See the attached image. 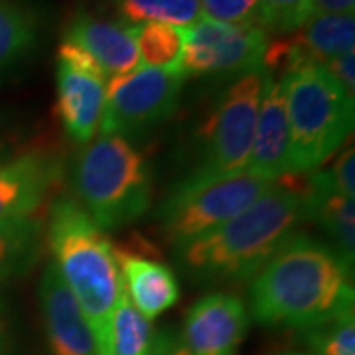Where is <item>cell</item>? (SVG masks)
Returning <instances> with one entry per match:
<instances>
[{"label": "cell", "mask_w": 355, "mask_h": 355, "mask_svg": "<svg viewBox=\"0 0 355 355\" xmlns=\"http://www.w3.org/2000/svg\"><path fill=\"white\" fill-rule=\"evenodd\" d=\"M2 150H4V146H2V140H0V158H2ZM2 162V160H0Z\"/></svg>", "instance_id": "f546056e"}, {"label": "cell", "mask_w": 355, "mask_h": 355, "mask_svg": "<svg viewBox=\"0 0 355 355\" xmlns=\"http://www.w3.org/2000/svg\"><path fill=\"white\" fill-rule=\"evenodd\" d=\"M46 239L51 265L81 308L99 355H111V320L123 291L114 247L87 211L69 198L51 205Z\"/></svg>", "instance_id": "3957f363"}, {"label": "cell", "mask_w": 355, "mask_h": 355, "mask_svg": "<svg viewBox=\"0 0 355 355\" xmlns=\"http://www.w3.org/2000/svg\"><path fill=\"white\" fill-rule=\"evenodd\" d=\"M200 6L207 20L261 28V0H200Z\"/></svg>", "instance_id": "d4e9b609"}, {"label": "cell", "mask_w": 355, "mask_h": 355, "mask_svg": "<svg viewBox=\"0 0 355 355\" xmlns=\"http://www.w3.org/2000/svg\"><path fill=\"white\" fill-rule=\"evenodd\" d=\"M128 300L148 320H154L180 300V284L172 268L142 251L114 249Z\"/></svg>", "instance_id": "2e32d148"}, {"label": "cell", "mask_w": 355, "mask_h": 355, "mask_svg": "<svg viewBox=\"0 0 355 355\" xmlns=\"http://www.w3.org/2000/svg\"><path fill=\"white\" fill-rule=\"evenodd\" d=\"M153 355H190V352L182 345L180 340L172 338L170 334H160V336H156Z\"/></svg>", "instance_id": "83f0119b"}, {"label": "cell", "mask_w": 355, "mask_h": 355, "mask_svg": "<svg viewBox=\"0 0 355 355\" xmlns=\"http://www.w3.org/2000/svg\"><path fill=\"white\" fill-rule=\"evenodd\" d=\"M60 178V160L48 153H26L0 162V223L34 216Z\"/></svg>", "instance_id": "8fae6325"}, {"label": "cell", "mask_w": 355, "mask_h": 355, "mask_svg": "<svg viewBox=\"0 0 355 355\" xmlns=\"http://www.w3.org/2000/svg\"><path fill=\"white\" fill-rule=\"evenodd\" d=\"M186 77L180 69L137 67L125 76L107 79L101 135L123 139L142 137L176 113Z\"/></svg>", "instance_id": "ba28073f"}, {"label": "cell", "mask_w": 355, "mask_h": 355, "mask_svg": "<svg viewBox=\"0 0 355 355\" xmlns=\"http://www.w3.org/2000/svg\"><path fill=\"white\" fill-rule=\"evenodd\" d=\"M0 355H2V336H0Z\"/></svg>", "instance_id": "4dcf8cb0"}, {"label": "cell", "mask_w": 355, "mask_h": 355, "mask_svg": "<svg viewBox=\"0 0 355 355\" xmlns=\"http://www.w3.org/2000/svg\"><path fill=\"white\" fill-rule=\"evenodd\" d=\"M251 316L310 330L354 310L352 268L328 243L294 233L251 279Z\"/></svg>", "instance_id": "6da1fadb"}, {"label": "cell", "mask_w": 355, "mask_h": 355, "mask_svg": "<svg viewBox=\"0 0 355 355\" xmlns=\"http://www.w3.org/2000/svg\"><path fill=\"white\" fill-rule=\"evenodd\" d=\"M111 6L116 20L130 28L142 24H168L176 28H191L202 20L200 0H97Z\"/></svg>", "instance_id": "ffe728a7"}, {"label": "cell", "mask_w": 355, "mask_h": 355, "mask_svg": "<svg viewBox=\"0 0 355 355\" xmlns=\"http://www.w3.org/2000/svg\"><path fill=\"white\" fill-rule=\"evenodd\" d=\"M266 77L268 71L261 67L237 77L219 95L200 128L191 176H227L247 170Z\"/></svg>", "instance_id": "52a82bcc"}, {"label": "cell", "mask_w": 355, "mask_h": 355, "mask_svg": "<svg viewBox=\"0 0 355 355\" xmlns=\"http://www.w3.org/2000/svg\"><path fill=\"white\" fill-rule=\"evenodd\" d=\"M38 294L50 355H99L87 320L51 263L42 275Z\"/></svg>", "instance_id": "7c38bea8"}, {"label": "cell", "mask_w": 355, "mask_h": 355, "mask_svg": "<svg viewBox=\"0 0 355 355\" xmlns=\"http://www.w3.org/2000/svg\"><path fill=\"white\" fill-rule=\"evenodd\" d=\"M291 146L288 174L316 172L354 130V97L322 65H310L280 77Z\"/></svg>", "instance_id": "5b68a950"}, {"label": "cell", "mask_w": 355, "mask_h": 355, "mask_svg": "<svg viewBox=\"0 0 355 355\" xmlns=\"http://www.w3.org/2000/svg\"><path fill=\"white\" fill-rule=\"evenodd\" d=\"M306 221L304 184L291 176L198 239L176 247L178 265L198 284H235L251 280Z\"/></svg>", "instance_id": "7a4b0ae2"}, {"label": "cell", "mask_w": 355, "mask_h": 355, "mask_svg": "<svg viewBox=\"0 0 355 355\" xmlns=\"http://www.w3.org/2000/svg\"><path fill=\"white\" fill-rule=\"evenodd\" d=\"M272 184L249 170L227 176L188 174L166 196L156 217L164 237L176 249L241 214Z\"/></svg>", "instance_id": "8992f818"}, {"label": "cell", "mask_w": 355, "mask_h": 355, "mask_svg": "<svg viewBox=\"0 0 355 355\" xmlns=\"http://www.w3.org/2000/svg\"><path fill=\"white\" fill-rule=\"evenodd\" d=\"M135 36L144 67L178 69L184 51V28L150 22L135 28Z\"/></svg>", "instance_id": "7402d4cb"}, {"label": "cell", "mask_w": 355, "mask_h": 355, "mask_svg": "<svg viewBox=\"0 0 355 355\" xmlns=\"http://www.w3.org/2000/svg\"><path fill=\"white\" fill-rule=\"evenodd\" d=\"M65 42L87 51L107 77L130 73L140 64L135 28L87 10H79L69 20Z\"/></svg>", "instance_id": "5bb4252c"}, {"label": "cell", "mask_w": 355, "mask_h": 355, "mask_svg": "<svg viewBox=\"0 0 355 355\" xmlns=\"http://www.w3.org/2000/svg\"><path fill=\"white\" fill-rule=\"evenodd\" d=\"M105 85L107 79L58 62L55 109L67 137L77 144L85 146L99 132L105 107Z\"/></svg>", "instance_id": "9a60e30c"}, {"label": "cell", "mask_w": 355, "mask_h": 355, "mask_svg": "<svg viewBox=\"0 0 355 355\" xmlns=\"http://www.w3.org/2000/svg\"><path fill=\"white\" fill-rule=\"evenodd\" d=\"M320 14H354L355 0H312Z\"/></svg>", "instance_id": "f1b7e54d"}, {"label": "cell", "mask_w": 355, "mask_h": 355, "mask_svg": "<svg viewBox=\"0 0 355 355\" xmlns=\"http://www.w3.org/2000/svg\"><path fill=\"white\" fill-rule=\"evenodd\" d=\"M284 355H300V354H284Z\"/></svg>", "instance_id": "1f68e13d"}, {"label": "cell", "mask_w": 355, "mask_h": 355, "mask_svg": "<svg viewBox=\"0 0 355 355\" xmlns=\"http://www.w3.org/2000/svg\"><path fill=\"white\" fill-rule=\"evenodd\" d=\"M316 14L312 0H261V30L266 36H288Z\"/></svg>", "instance_id": "603a6c76"}, {"label": "cell", "mask_w": 355, "mask_h": 355, "mask_svg": "<svg viewBox=\"0 0 355 355\" xmlns=\"http://www.w3.org/2000/svg\"><path fill=\"white\" fill-rule=\"evenodd\" d=\"M354 166H355V154L354 144H349L347 148H343L342 154L336 158V162L328 170L334 186L338 191H342L343 196H355V178H354Z\"/></svg>", "instance_id": "484cf974"}, {"label": "cell", "mask_w": 355, "mask_h": 355, "mask_svg": "<svg viewBox=\"0 0 355 355\" xmlns=\"http://www.w3.org/2000/svg\"><path fill=\"white\" fill-rule=\"evenodd\" d=\"M322 67L330 73L340 85L343 91L354 97L355 99V53L354 51H347L342 55H336L328 60L326 64H322Z\"/></svg>", "instance_id": "4316f807"}, {"label": "cell", "mask_w": 355, "mask_h": 355, "mask_svg": "<svg viewBox=\"0 0 355 355\" xmlns=\"http://www.w3.org/2000/svg\"><path fill=\"white\" fill-rule=\"evenodd\" d=\"M304 209L306 221H314L322 227L331 249L352 268L355 261L354 198L338 191L328 170L310 172L306 178Z\"/></svg>", "instance_id": "e0dca14e"}, {"label": "cell", "mask_w": 355, "mask_h": 355, "mask_svg": "<svg viewBox=\"0 0 355 355\" xmlns=\"http://www.w3.org/2000/svg\"><path fill=\"white\" fill-rule=\"evenodd\" d=\"M46 229L36 217L0 223V280L20 277L38 263Z\"/></svg>", "instance_id": "d6986e66"}, {"label": "cell", "mask_w": 355, "mask_h": 355, "mask_svg": "<svg viewBox=\"0 0 355 355\" xmlns=\"http://www.w3.org/2000/svg\"><path fill=\"white\" fill-rule=\"evenodd\" d=\"M73 184L79 205L101 231L127 227L153 205L150 162L119 135H101L83 146L77 156Z\"/></svg>", "instance_id": "277c9868"}, {"label": "cell", "mask_w": 355, "mask_h": 355, "mask_svg": "<svg viewBox=\"0 0 355 355\" xmlns=\"http://www.w3.org/2000/svg\"><path fill=\"white\" fill-rule=\"evenodd\" d=\"M38 44V20L20 0H0V81L16 71Z\"/></svg>", "instance_id": "ac0fdd59"}, {"label": "cell", "mask_w": 355, "mask_h": 355, "mask_svg": "<svg viewBox=\"0 0 355 355\" xmlns=\"http://www.w3.org/2000/svg\"><path fill=\"white\" fill-rule=\"evenodd\" d=\"M156 336L150 320L132 306L123 286L111 320V355H153Z\"/></svg>", "instance_id": "44dd1931"}, {"label": "cell", "mask_w": 355, "mask_h": 355, "mask_svg": "<svg viewBox=\"0 0 355 355\" xmlns=\"http://www.w3.org/2000/svg\"><path fill=\"white\" fill-rule=\"evenodd\" d=\"M288 146L291 130L282 81L268 73L257 114L247 170L266 182H277L288 174Z\"/></svg>", "instance_id": "4fadbf2b"}, {"label": "cell", "mask_w": 355, "mask_h": 355, "mask_svg": "<svg viewBox=\"0 0 355 355\" xmlns=\"http://www.w3.org/2000/svg\"><path fill=\"white\" fill-rule=\"evenodd\" d=\"M306 331L314 355H355L354 310Z\"/></svg>", "instance_id": "cb8c5ba5"}, {"label": "cell", "mask_w": 355, "mask_h": 355, "mask_svg": "<svg viewBox=\"0 0 355 355\" xmlns=\"http://www.w3.org/2000/svg\"><path fill=\"white\" fill-rule=\"evenodd\" d=\"M268 36L257 26L221 24L202 18L184 30L180 73L186 77H241L263 67Z\"/></svg>", "instance_id": "9c48e42d"}, {"label": "cell", "mask_w": 355, "mask_h": 355, "mask_svg": "<svg viewBox=\"0 0 355 355\" xmlns=\"http://www.w3.org/2000/svg\"><path fill=\"white\" fill-rule=\"evenodd\" d=\"M249 324V310L239 296L211 292L190 308L180 342L190 355H235Z\"/></svg>", "instance_id": "30bf717a"}]
</instances>
